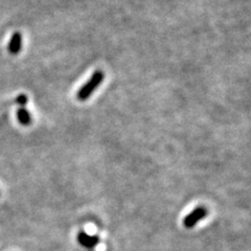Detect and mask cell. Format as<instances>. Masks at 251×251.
Here are the masks:
<instances>
[{"mask_svg":"<svg viewBox=\"0 0 251 251\" xmlns=\"http://www.w3.org/2000/svg\"><path fill=\"white\" fill-rule=\"evenodd\" d=\"M207 208L205 206H198L196 207L193 211H191L190 214H188L184 220H183V225L186 228L191 229L194 228V227L197 225L201 220H203L207 216Z\"/></svg>","mask_w":251,"mask_h":251,"instance_id":"2","label":"cell"},{"mask_svg":"<svg viewBox=\"0 0 251 251\" xmlns=\"http://www.w3.org/2000/svg\"><path fill=\"white\" fill-rule=\"evenodd\" d=\"M77 241L83 247L91 249L99 245L100 238L98 235H89L88 233L81 231L77 234Z\"/></svg>","mask_w":251,"mask_h":251,"instance_id":"3","label":"cell"},{"mask_svg":"<svg viewBox=\"0 0 251 251\" xmlns=\"http://www.w3.org/2000/svg\"><path fill=\"white\" fill-rule=\"evenodd\" d=\"M17 119L18 122L23 126H28L31 124V115L25 107H20L17 110Z\"/></svg>","mask_w":251,"mask_h":251,"instance_id":"5","label":"cell"},{"mask_svg":"<svg viewBox=\"0 0 251 251\" xmlns=\"http://www.w3.org/2000/svg\"><path fill=\"white\" fill-rule=\"evenodd\" d=\"M27 101H28V98L27 96H25V94H20V96L16 98V103H17L20 107L26 106Z\"/></svg>","mask_w":251,"mask_h":251,"instance_id":"6","label":"cell"},{"mask_svg":"<svg viewBox=\"0 0 251 251\" xmlns=\"http://www.w3.org/2000/svg\"><path fill=\"white\" fill-rule=\"evenodd\" d=\"M22 49V36L19 31H16L12 36L7 45V50L11 54H18Z\"/></svg>","mask_w":251,"mask_h":251,"instance_id":"4","label":"cell"},{"mask_svg":"<svg viewBox=\"0 0 251 251\" xmlns=\"http://www.w3.org/2000/svg\"><path fill=\"white\" fill-rule=\"evenodd\" d=\"M105 78V74L101 72V70H97L94 74L91 75V77L87 81L85 85H83L77 91L76 98L80 100H86L88 98H90L93 92L97 90L99 86L103 83Z\"/></svg>","mask_w":251,"mask_h":251,"instance_id":"1","label":"cell"}]
</instances>
